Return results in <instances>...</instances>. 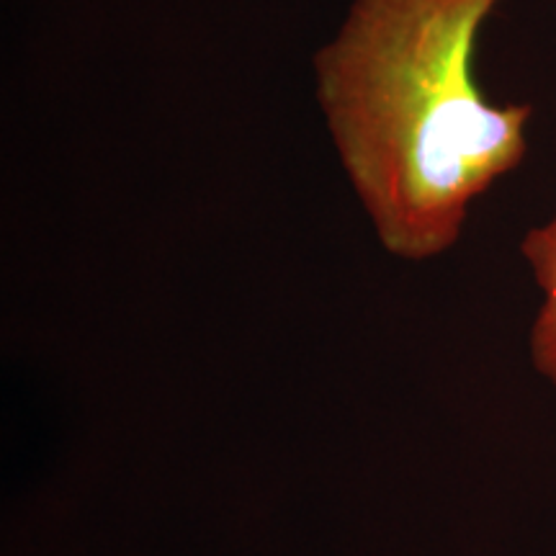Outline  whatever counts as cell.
Masks as SVG:
<instances>
[{"label": "cell", "mask_w": 556, "mask_h": 556, "mask_svg": "<svg viewBox=\"0 0 556 556\" xmlns=\"http://www.w3.org/2000/svg\"><path fill=\"white\" fill-rule=\"evenodd\" d=\"M520 253L531 266L544 294L531 330V361L541 377L556 387V214L544 225L528 229Z\"/></svg>", "instance_id": "obj_2"}, {"label": "cell", "mask_w": 556, "mask_h": 556, "mask_svg": "<svg viewBox=\"0 0 556 556\" xmlns=\"http://www.w3.org/2000/svg\"><path fill=\"white\" fill-rule=\"evenodd\" d=\"M503 0H353L315 54L317 103L387 253L430 261L523 163L531 103H492L477 39Z\"/></svg>", "instance_id": "obj_1"}]
</instances>
